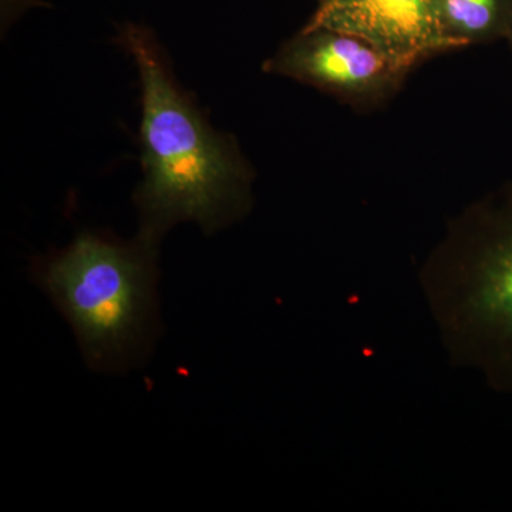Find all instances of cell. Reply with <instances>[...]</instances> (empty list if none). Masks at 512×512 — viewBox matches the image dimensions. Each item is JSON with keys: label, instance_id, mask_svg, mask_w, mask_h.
<instances>
[{"label": "cell", "instance_id": "6da1fadb", "mask_svg": "<svg viewBox=\"0 0 512 512\" xmlns=\"http://www.w3.org/2000/svg\"><path fill=\"white\" fill-rule=\"evenodd\" d=\"M117 42L136 63L141 87V170L134 194L138 235L160 245L180 222L205 234L248 210L254 173L237 141L211 126L178 83L167 53L146 26H121Z\"/></svg>", "mask_w": 512, "mask_h": 512}, {"label": "cell", "instance_id": "7a4b0ae2", "mask_svg": "<svg viewBox=\"0 0 512 512\" xmlns=\"http://www.w3.org/2000/svg\"><path fill=\"white\" fill-rule=\"evenodd\" d=\"M157 248L84 231L33 266V279L66 322L89 369L123 373L140 365L160 330Z\"/></svg>", "mask_w": 512, "mask_h": 512}, {"label": "cell", "instance_id": "3957f363", "mask_svg": "<svg viewBox=\"0 0 512 512\" xmlns=\"http://www.w3.org/2000/svg\"><path fill=\"white\" fill-rule=\"evenodd\" d=\"M264 70L315 87L357 109H372L402 89L412 67L363 37L305 25L266 60Z\"/></svg>", "mask_w": 512, "mask_h": 512}, {"label": "cell", "instance_id": "277c9868", "mask_svg": "<svg viewBox=\"0 0 512 512\" xmlns=\"http://www.w3.org/2000/svg\"><path fill=\"white\" fill-rule=\"evenodd\" d=\"M466 234L468 311L512 389V183L476 208Z\"/></svg>", "mask_w": 512, "mask_h": 512}, {"label": "cell", "instance_id": "5b68a950", "mask_svg": "<svg viewBox=\"0 0 512 512\" xmlns=\"http://www.w3.org/2000/svg\"><path fill=\"white\" fill-rule=\"evenodd\" d=\"M306 25L363 37L412 69L457 50L441 33L434 0H318Z\"/></svg>", "mask_w": 512, "mask_h": 512}, {"label": "cell", "instance_id": "8992f818", "mask_svg": "<svg viewBox=\"0 0 512 512\" xmlns=\"http://www.w3.org/2000/svg\"><path fill=\"white\" fill-rule=\"evenodd\" d=\"M441 33L457 50L507 40L512 0H434Z\"/></svg>", "mask_w": 512, "mask_h": 512}, {"label": "cell", "instance_id": "52a82bcc", "mask_svg": "<svg viewBox=\"0 0 512 512\" xmlns=\"http://www.w3.org/2000/svg\"><path fill=\"white\" fill-rule=\"evenodd\" d=\"M508 42H510V45L512 46V28H511V32H510V36H508Z\"/></svg>", "mask_w": 512, "mask_h": 512}]
</instances>
